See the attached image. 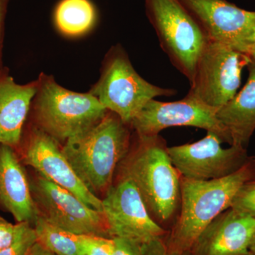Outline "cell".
Segmentation results:
<instances>
[{"label":"cell","mask_w":255,"mask_h":255,"mask_svg":"<svg viewBox=\"0 0 255 255\" xmlns=\"http://www.w3.org/2000/svg\"><path fill=\"white\" fill-rule=\"evenodd\" d=\"M255 179V156L227 177L210 180L181 177L180 214L164 241L169 251L190 252L202 231L231 207L240 188Z\"/></svg>","instance_id":"6da1fadb"},{"label":"cell","mask_w":255,"mask_h":255,"mask_svg":"<svg viewBox=\"0 0 255 255\" xmlns=\"http://www.w3.org/2000/svg\"><path fill=\"white\" fill-rule=\"evenodd\" d=\"M136 136V142L119 164V177L128 178L136 186L155 222H169L180 204V174L163 137Z\"/></svg>","instance_id":"7a4b0ae2"},{"label":"cell","mask_w":255,"mask_h":255,"mask_svg":"<svg viewBox=\"0 0 255 255\" xmlns=\"http://www.w3.org/2000/svg\"><path fill=\"white\" fill-rule=\"evenodd\" d=\"M130 127L109 111L95 127L62 145L79 178L95 195L106 194L113 184L114 173L131 147Z\"/></svg>","instance_id":"3957f363"},{"label":"cell","mask_w":255,"mask_h":255,"mask_svg":"<svg viewBox=\"0 0 255 255\" xmlns=\"http://www.w3.org/2000/svg\"><path fill=\"white\" fill-rule=\"evenodd\" d=\"M37 80L31 109L33 125L60 143L95 127L109 112L91 94L67 90L51 75L41 73Z\"/></svg>","instance_id":"277c9868"},{"label":"cell","mask_w":255,"mask_h":255,"mask_svg":"<svg viewBox=\"0 0 255 255\" xmlns=\"http://www.w3.org/2000/svg\"><path fill=\"white\" fill-rule=\"evenodd\" d=\"M89 93L107 110L117 114L124 123L132 119L149 101L157 97H172L174 89L152 85L135 71L120 44L112 46L102 63L101 76Z\"/></svg>","instance_id":"5b68a950"},{"label":"cell","mask_w":255,"mask_h":255,"mask_svg":"<svg viewBox=\"0 0 255 255\" xmlns=\"http://www.w3.org/2000/svg\"><path fill=\"white\" fill-rule=\"evenodd\" d=\"M147 17L171 63L189 80L209 40L180 0H145Z\"/></svg>","instance_id":"8992f818"},{"label":"cell","mask_w":255,"mask_h":255,"mask_svg":"<svg viewBox=\"0 0 255 255\" xmlns=\"http://www.w3.org/2000/svg\"><path fill=\"white\" fill-rule=\"evenodd\" d=\"M29 183L39 217L78 236L111 238L103 212L92 209L70 191L38 172Z\"/></svg>","instance_id":"52a82bcc"},{"label":"cell","mask_w":255,"mask_h":255,"mask_svg":"<svg viewBox=\"0 0 255 255\" xmlns=\"http://www.w3.org/2000/svg\"><path fill=\"white\" fill-rule=\"evenodd\" d=\"M246 53L208 41L196 64L189 93L203 103L219 110L237 94L242 70L251 63Z\"/></svg>","instance_id":"ba28073f"},{"label":"cell","mask_w":255,"mask_h":255,"mask_svg":"<svg viewBox=\"0 0 255 255\" xmlns=\"http://www.w3.org/2000/svg\"><path fill=\"white\" fill-rule=\"evenodd\" d=\"M218 110L188 92L183 100L176 102L149 101L132 119L130 126L139 136L159 135L169 127L199 128L214 132L223 142L232 145L229 132L216 117Z\"/></svg>","instance_id":"9c48e42d"},{"label":"cell","mask_w":255,"mask_h":255,"mask_svg":"<svg viewBox=\"0 0 255 255\" xmlns=\"http://www.w3.org/2000/svg\"><path fill=\"white\" fill-rule=\"evenodd\" d=\"M102 200L111 238H127L144 244L168 235L152 219L136 186L128 178L119 177Z\"/></svg>","instance_id":"30bf717a"},{"label":"cell","mask_w":255,"mask_h":255,"mask_svg":"<svg viewBox=\"0 0 255 255\" xmlns=\"http://www.w3.org/2000/svg\"><path fill=\"white\" fill-rule=\"evenodd\" d=\"M16 150L23 164L70 191L92 209L103 212L102 199L83 184L53 137L32 125Z\"/></svg>","instance_id":"8fae6325"},{"label":"cell","mask_w":255,"mask_h":255,"mask_svg":"<svg viewBox=\"0 0 255 255\" xmlns=\"http://www.w3.org/2000/svg\"><path fill=\"white\" fill-rule=\"evenodd\" d=\"M223 140L213 132L193 143L169 147V157L181 177L210 180L227 177L241 169L250 157L246 147L223 148Z\"/></svg>","instance_id":"7c38bea8"},{"label":"cell","mask_w":255,"mask_h":255,"mask_svg":"<svg viewBox=\"0 0 255 255\" xmlns=\"http://www.w3.org/2000/svg\"><path fill=\"white\" fill-rule=\"evenodd\" d=\"M210 41L246 53V38L255 28V11L227 0H180Z\"/></svg>","instance_id":"4fadbf2b"},{"label":"cell","mask_w":255,"mask_h":255,"mask_svg":"<svg viewBox=\"0 0 255 255\" xmlns=\"http://www.w3.org/2000/svg\"><path fill=\"white\" fill-rule=\"evenodd\" d=\"M255 233V218L230 208L201 233L191 255H253L250 246Z\"/></svg>","instance_id":"5bb4252c"},{"label":"cell","mask_w":255,"mask_h":255,"mask_svg":"<svg viewBox=\"0 0 255 255\" xmlns=\"http://www.w3.org/2000/svg\"><path fill=\"white\" fill-rule=\"evenodd\" d=\"M22 164L16 149L0 144V206L16 222L33 226L38 214Z\"/></svg>","instance_id":"9a60e30c"},{"label":"cell","mask_w":255,"mask_h":255,"mask_svg":"<svg viewBox=\"0 0 255 255\" xmlns=\"http://www.w3.org/2000/svg\"><path fill=\"white\" fill-rule=\"evenodd\" d=\"M38 87V80L18 85L4 70L0 73V144L18 148Z\"/></svg>","instance_id":"2e32d148"},{"label":"cell","mask_w":255,"mask_h":255,"mask_svg":"<svg viewBox=\"0 0 255 255\" xmlns=\"http://www.w3.org/2000/svg\"><path fill=\"white\" fill-rule=\"evenodd\" d=\"M248 68L249 77L246 85L216 113L231 135L232 145L244 147L255 130V64L251 62Z\"/></svg>","instance_id":"e0dca14e"},{"label":"cell","mask_w":255,"mask_h":255,"mask_svg":"<svg viewBox=\"0 0 255 255\" xmlns=\"http://www.w3.org/2000/svg\"><path fill=\"white\" fill-rule=\"evenodd\" d=\"M95 18V7L89 0H62L55 9L57 27L68 36H79L89 31Z\"/></svg>","instance_id":"ac0fdd59"},{"label":"cell","mask_w":255,"mask_h":255,"mask_svg":"<svg viewBox=\"0 0 255 255\" xmlns=\"http://www.w3.org/2000/svg\"><path fill=\"white\" fill-rule=\"evenodd\" d=\"M37 241L55 255H82L80 236L56 227L38 216L33 224Z\"/></svg>","instance_id":"d6986e66"},{"label":"cell","mask_w":255,"mask_h":255,"mask_svg":"<svg viewBox=\"0 0 255 255\" xmlns=\"http://www.w3.org/2000/svg\"><path fill=\"white\" fill-rule=\"evenodd\" d=\"M16 233L14 241L7 248L0 251V255H27L37 242L36 231L31 223H16Z\"/></svg>","instance_id":"ffe728a7"},{"label":"cell","mask_w":255,"mask_h":255,"mask_svg":"<svg viewBox=\"0 0 255 255\" xmlns=\"http://www.w3.org/2000/svg\"><path fill=\"white\" fill-rule=\"evenodd\" d=\"M231 208L239 214L255 218V179L240 188Z\"/></svg>","instance_id":"44dd1931"},{"label":"cell","mask_w":255,"mask_h":255,"mask_svg":"<svg viewBox=\"0 0 255 255\" xmlns=\"http://www.w3.org/2000/svg\"><path fill=\"white\" fill-rule=\"evenodd\" d=\"M82 255H112L113 238L95 236H80Z\"/></svg>","instance_id":"7402d4cb"},{"label":"cell","mask_w":255,"mask_h":255,"mask_svg":"<svg viewBox=\"0 0 255 255\" xmlns=\"http://www.w3.org/2000/svg\"><path fill=\"white\" fill-rule=\"evenodd\" d=\"M112 255H142V244L124 238H113Z\"/></svg>","instance_id":"603a6c76"},{"label":"cell","mask_w":255,"mask_h":255,"mask_svg":"<svg viewBox=\"0 0 255 255\" xmlns=\"http://www.w3.org/2000/svg\"><path fill=\"white\" fill-rule=\"evenodd\" d=\"M142 255H191L190 252L177 253L169 251L164 239L154 240L142 244Z\"/></svg>","instance_id":"cb8c5ba5"},{"label":"cell","mask_w":255,"mask_h":255,"mask_svg":"<svg viewBox=\"0 0 255 255\" xmlns=\"http://www.w3.org/2000/svg\"><path fill=\"white\" fill-rule=\"evenodd\" d=\"M16 224H11L2 217H0V251L12 243L16 236Z\"/></svg>","instance_id":"d4e9b609"},{"label":"cell","mask_w":255,"mask_h":255,"mask_svg":"<svg viewBox=\"0 0 255 255\" xmlns=\"http://www.w3.org/2000/svg\"><path fill=\"white\" fill-rule=\"evenodd\" d=\"M7 0H0V73L1 69V49H2L3 36H4V25L5 14H6Z\"/></svg>","instance_id":"484cf974"},{"label":"cell","mask_w":255,"mask_h":255,"mask_svg":"<svg viewBox=\"0 0 255 255\" xmlns=\"http://www.w3.org/2000/svg\"><path fill=\"white\" fill-rule=\"evenodd\" d=\"M27 255H55L38 241L33 245Z\"/></svg>","instance_id":"4316f807"},{"label":"cell","mask_w":255,"mask_h":255,"mask_svg":"<svg viewBox=\"0 0 255 255\" xmlns=\"http://www.w3.org/2000/svg\"><path fill=\"white\" fill-rule=\"evenodd\" d=\"M255 46V28L251 32V34L246 38V53L252 47Z\"/></svg>","instance_id":"83f0119b"},{"label":"cell","mask_w":255,"mask_h":255,"mask_svg":"<svg viewBox=\"0 0 255 255\" xmlns=\"http://www.w3.org/2000/svg\"><path fill=\"white\" fill-rule=\"evenodd\" d=\"M247 55H248V56L251 58L252 62L255 64V46L250 48L248 50V53H247Z\"/></svg>","instance_id":"f1b7e54d"},{"label":"cell","mask_w":255,"mask_h":255,"mask_svg":"<svg viewBox=\"0 0 255 255\" xmlns=\"http://www.w3.org/2000/svg\"><path fill=\"white\" fill-rule=\"evenodd\" d=\"M250 251L251 252L253 255H255V233L252 239L251 246H250Z\"/></svg>","instance_id":"f546056e"},{"label":"cell","mask_w":255,"mask_h":255,"mask_svg":"<svg viewBox=\"0 0 255 255\" xmlns=\"http://www.w3.org/2000/svg\"></svg>","instance_id":"4dcf8cb0"}]
</instances>
